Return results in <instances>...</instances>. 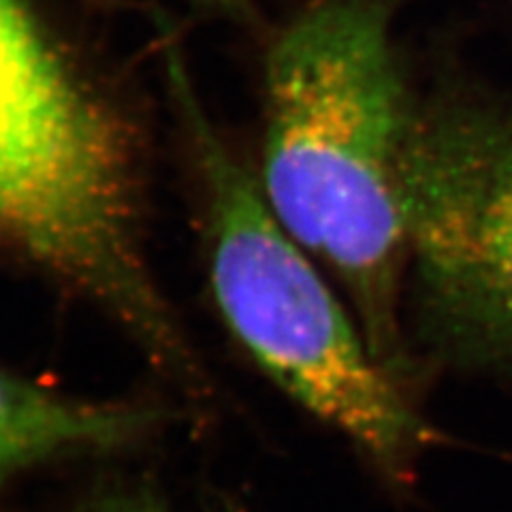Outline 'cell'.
I'll list each match as a JSON object with an SVG mask.
<instances>
[{
  "label": "cell",
  "instance_id": "7a4b0ae2",
  "mask_svg": "<svg viewBox=\"0 0 512 512\" xmlns=\"http://www.w3.org/2000/svg\"><path fill=\"white\" fill-rule=\"evenodd\" d=\"M167 73L205 188L210 280L224 323L252 361L301 408L340 431L384 485L412 493L425 457L446 436L372 355L316 261L288 235L259 182L207 120L171 52Z\"/></svg>",
  "mask_w": 512,
  "mask_h": 512
},
{
  "label": "cell",
  "instance_id": "8992f818",
  "mask_svg": "<svg viewBox=\"0 0 512 512\" xmlns=\"http://www.w3.org/2000/svg\"><path fill=\"white\" fill-rule=\"evenodd\" d=\"M75 512H171V510L148 487L114 483L90 493L88 498L75 508Z\"/></svg>",
  "mask_w": 512,
  "mask_h": 512
},
{
  "label": "cell",
  "instance_id": "277c9868",
  "mask_svg": "<svg viewBox=\"0 0 512 512\" xmlns=\"http://www.w3.org/2000/svg\"><path fill=\"white\" fill-rule=\"evenodd\" d=\"M402 212L423 346L442 365L512 380V111L414 116Z\"/></svg>",
  "mask_w": 512,
  "mask_h": 512
},
{
  "label": "cell",
  "instance_id": "52a82bcc",
  "mask_svg": "<svg viewBox=\"0 0 512 512\" xmlns=\"http://www.w3.org/2000/svg\"><path fill=\"white\" fill-rule=\"evenodd\" d=\"M205 3H212L216 7H222V9H237L244 5V0H205Z\"/></svg>",
  "mask_w": 512,
  "mask_h": 512
},
{
  "label": "cell",
  "instance_id": "6da1fadb",
  "mask_svg": "<svg viewBox=\"0 0 512 512\" xmlns=\"http://www.w3.org/2000/svg\"><path fill=\"white\" fill-rule=\"evenodd\" d=\"M265 103L259 186L269 210L340 280L372 355L412 393L397 280L414 114L378 0L301 11L267 54Z\"/></svg>",
  "mask_w": 512,
  "mask_h": 512
},
{
  "label": "cell",
  "instance_id": "3957f363",
  "mask_svg": "<svg viewBox=\"0 0 512 512\" xmlns=\"http://www.w3.org/2000/svg\"><path fill=\"white\" fill-rule=\"evenodd\" d=\"M137 165L120 118L28 0H0V244L67 269L131 210Z\"/></svg>",
  "mask_w": 512,
  "mask_h": 512
},
{
  "label": "cell",
  "instance_id": "5b68a950",
  "mask_svg": "<svg viewBox=\"0 0 512 512\" xmlns=\"http://www.w3.org/2000/svg\"><path fill=\"white\" fill-rule=\"evenodd\" d=\"M163 419V408L84 402L0 370V489L45 463L122 451Z\"/></svg>",
  "mask_w": 512,
  "mask_h": 512
}]
</instances>
